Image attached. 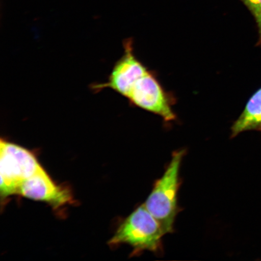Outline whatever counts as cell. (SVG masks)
I'll list each match as a JSON object with an SVG mask.
<instances>
[{
	"label": "cell",
	"instance_id": "obj_1",
	"mask_svg": "<svg viewBox=\"0 0 261 261\" xmlns=\"http://www.w3.org/2000/svg\"><path fill=\"white\" fill-rule=\"evenodd\" d=\"M119 94L126 97L132 106L155 114L165 122L177 118L172 109V97L163 89L155 74L146 66L130 77Z\"/></svg>",
	"mask_w": 261,
	"mask_h": 261
},
{
	"label": "cell",
	"instance_id": "obj_2",
	"mask_svg": "<svg viewBox=\"0 0 261 261\" xmlns=\"http://www.w3.org/2000/svg\"><path fill=\"white\" fill-rule=\"evenodd\" d=\"M185 151L173 153L170 163L162 177L155 181L145 206L158 221L165 234L174 231L175 217L179 211L177 194L179 173Z\"/></svg>",
	"mask_w": 261,
	"mask_h": 261
},
{
	"label": "cell",
	"instance_id": "obj_3",
	"mask_svg": "<svg viewBox=\"0 0 261 261\" xmlns=\"http://www.w3.org/2000/svg\"><path fill=\"white\" fill-rule=\"evenodd\" d=\"M165 234L161 224L143 204L123 222L109 244L112 246L129 245L135 254L144 250L156 252L162 247Z\"/></svg>",
	"mask_w": 261,
	"mask_h": 261
},
{
	"label": "cell",
	"instance_id": "obj_4",
	"mask_svg": "<svg viewBox=\"0 0 261 261\" xmlns=\"http://www.w3.org/2000/svg\"><path fill=\"white\" fill-rule=\"evenodd\" d=\"M42 166L28 149L1 140L0 143V191L2 198L18 194L25 179L40 170Z\"/></svg>",
	"mask_w": 261,
	"mask_h": 261
},
{
	"label": "cell",
	"instance_id": "obj_5",
	"mask_svg": "<svg viewBox=\"0 0 261 261\" xmlns=\"http://www.w3.org/2000/svg\"><path fill=\"white\" fill-rule=\"evenodd\" d=\"M18 194L31 200L44 201L54 208L71 203L73 200L69 189L55 184L42 167L22 182Z\"/></svg>",
	"mask_w": 261,
	"mask_h": 261
},
{
	"label": "cell",
	"instance_id": "obj_6",
	"mask_svg": "<svg viewBox=\"0 0 261 261\" xmlns=\"http://www.w3.org/2000/svg\"><path fill=\"white\" fill-rule=\"evenodd\" d=\"M248 130L261 132V87L248 101L245 109L231 127V138Z\"/></svg>",
	"mask_w": 261,
	"mask_h": 261
},
{
	"label": "cell",
	"instance_id": "obj_7",
	"mask_svg": "<svg viewBox=\"0 0 261 261\" xmlns=\"http://www.w3.org/2000/svg\"><path fill=\"white\" fill-rule=\"evenodd\" d=\"M250 12L255 20L259 40L257 45H261V0H240Z\"/></svg>",
	"mask_w": 261,
	"mask_h": 261
}]
</instances>
